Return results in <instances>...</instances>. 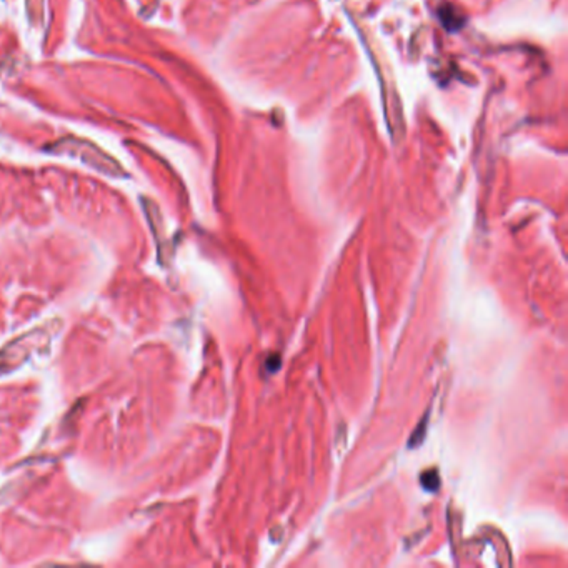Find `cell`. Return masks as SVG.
Listing matches in <instances>:
<instances>
[{
    "mask_svg": "<svg viewBox=\"0 0 568 568\" xmlns=\"http://www.w3.org/2000/svg\"><path fill=\"white\" fill-rule=\"evenodd\" d=\"M422 485L425 486L427 490H437L438 489V484H440V480H438V474L435 470H430V472H425L422 475Z\"/></svg>",
    "mask_w": 568,
    "mask_h": 568,
    "instance_id": "6da1fadb",
    "label": "cell"
}]
</instances>
